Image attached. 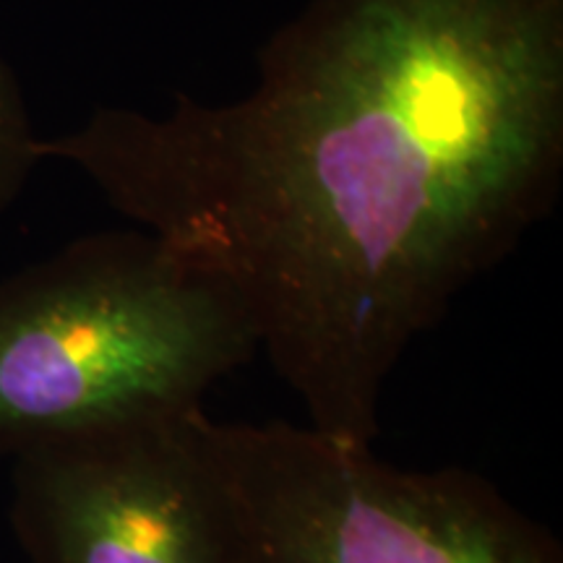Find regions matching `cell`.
Returning <instances> with one entry per match:
<instances>
[{
  "label": "cell",
  "instance_id": "obj_1",
  "mask_svg": "<svg viewBox=\"0 0 563 563\" xmlns=\"http://www.w3.org/2000/svg\"><path fill=\"white\" fill-rule=\"evenodd\" d=\"M222 277L306 426L373 446L386 382L553 209L563 0H308L235 102L40 141Z\"/></svg>",
  "mask_w": 563,
  "mask_h": 563
},
{
  "label": "cell",
  "instance_id": "obj_2",
  "mask_svg": "<svg viewBox=\"0 0 563 563\" xmlns=\"http://www.w3.org/2000/svg\"><path fill=\"white\" fill-rule=\"evenodd\" d=\"M256 352L232 287L165 238H76L0 279V454L203 407Z\"/></svg>",
  "mask_w": 563,
  "mask_h": 563
},
{
  "label": "cell",
  "instance_id": "obj_3",
  "mask_svg": "<svg viewBox=\"0 0 563 563\" xmlns=\"http://www.w3.org/2000/svg\"><path fill=\"white\" fill-rule=\"evenodd\" d=\"M235 563H563L561 545L485 477L405 470L295 422L203 418Z\"/></svg>",
  "mask_w": 563,
  "mask_h": 563
},
{
  "label": "cell",
  "instance_id": "obj_4",
  "mask_svg": "<svg viewBox=\"0 0 563 563\" xmlns=\"http://www.w3.org/2000/svg\"><path fill=\"white\" fill-rule=\"evenodd\" d=\"M203 418L144 415L13 454L11 527L30 563H235Z\"/></svg>",
  "mask_w": 563,
  "mask_h": 563
},
{
  "label": "cell",
  "instance_id": "obj_5",
  "mask_svg": "<svg viewBox=\"0 0 563 563\" xmlns=\"http://www.w3.org/2000/svg\"><path fill=\"white\" fill-rule=\"evenodd\" d=\"M40 141L24 89L9 63L0 58V214L16 201L42 162Z\"/></svg>",
  "mask_w": 563,
  "mask_h": 563
}]
</instances>
